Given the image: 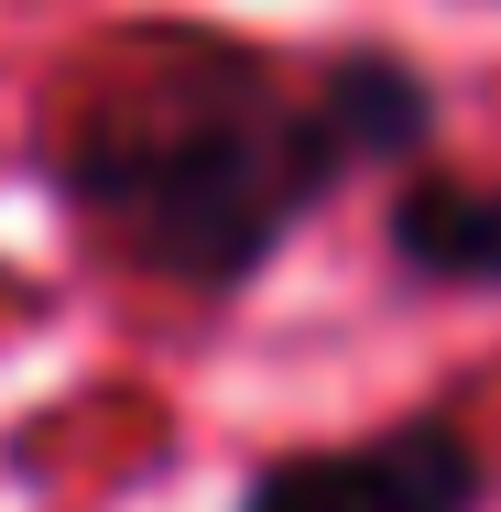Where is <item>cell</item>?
Listing matches in <instances>:
<instances>
[{
	"label": "cell",
	"mask_w": 501,
	"mask_h": 512,
	"mask_svg": "<svg viewBox=\"0 0 501 512\" xmlns=\"http://www.w3.org/2000/svg\"><path fill=\"white\" fill-rule=\"evenodd\" d=\"M33 164L99 262L186 306L251 295L295 251V229H316L338 186L371 175L327 99V66L218 22L99 33L55 77Z\"/></svg>",
	"instance_id": "cell-1"
},
{
	"label": "cell",
	"mask_w": 501,
	"mask_h": 512,
	"mask_svg": "<svg viewBox=\"0 0 501 512\" xmlns=\"http://www.w3.org/2000/svg\"><path fill=\"white\" fill-rule=\"evenodd\" d=\"M229 512H491V447L469 436V414L425 404L327 447H284L240 480Z\"/></svg>",
	"instance_id": "cell-2"
},
{
	"label": "cell",
	"mask_w": 501,
	"mask_h": 512,
	"mask_svg": "<svg viewBox=\"0 0 501 512\" xmlns=\"http://www.w3.org/2000/svg\"><path fill=\"white\" fill-rule=\"evenodd\" d=\"M382 251L425 295H501V175H458L425 153L382 197Z\"/></svg>",
	"instance_id": "cell-3"
}]
</instances>
